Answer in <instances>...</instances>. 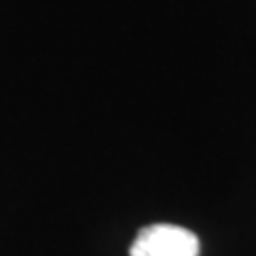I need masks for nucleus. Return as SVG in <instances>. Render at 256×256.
Returning <instances> with one entry per match:
<instances>
[{"mask_svg": "<svg viewBox=\"0 0 256 256\" xmlns=\"http://www.w3.org/2000/svg\"><path fill=\"white\" fill-rule=\"evenodd\" d=\"M201 244L192 230L178 224H152L139 230L130 256H198Z\"/></svg>", "mask_w": 256, "mask_h": 256, "instance_id": "1", "label": "nucleus"}]
</instances>
